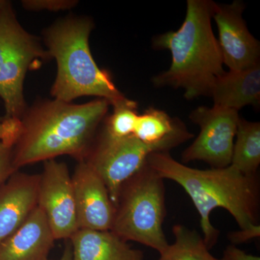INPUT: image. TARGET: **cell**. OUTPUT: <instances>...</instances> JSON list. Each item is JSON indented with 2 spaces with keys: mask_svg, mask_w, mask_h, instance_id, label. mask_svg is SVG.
Masks as SVG:
<instances>
[{
  "mask_svg": "<svg viewBox=\"0 0 260 260\" xmlns=\"http://www.w3.org/2000/svg\"><path fill=\"white\" fill-rule=\"evenodd\" d=\"M174 242L160 254L158 260H219L212 255L198 232L177 224L173 228Z\"/></svg>",
  "mask_w": 260,
  "mask_h": 260,
  "instance_id": "cell-18",
  "label": "cell"
},
{
  "mask_svg": "<svg viewBox=\"0 0 260 260\" xmlns=\"http://www.w3.org/2000/svg\"><path fill=\"white\" fill-rule=\"evenodd\" d=\"M38 206L45 213L57 239H70L79 229L72 176L66 164L44 161L39 174Z\"/></svg>",
  "mask_w": 260,
  "mask_h": 260,
  "instance_id": "cell-9",
  "label": "cell"
},
{
  "mask_svg": "<svg viewBox=\"0 0 260 260\" xmlns=\"http://www.w3.org/2000/svg\"><path fill=\"white\" fill-rule=\"evenodd\" d=\"M13 145L5 141L0 135V184L17 172L13 167Z\"/></svg>",
  "mask_w": 260,
  "mask_h": 260,
  "instance_id": "cell-21",
  "label": "cell"
},
{
  "mask_svg": "<svg viewBox=\"0 0 260 260\" xmlns=\"http://www.w3.org/2000/svg\"><path fill=\"white\" fill-rule=\"evenodd\" d=\"M56 239L39 206L0 244V260H49Z\"/></svg>",
  "mask_w": 260,
  "mask_h": 260,
  "instance_id": "cell-13",
  "label": "cell"
},
{
  "mask_svg": "<svg viewBox=\"0 0 260 260\" xmlns=\"http://www.w3.org/2000/svg\"><path fill=\"white\" fill-rule=\"evenodd\" d=\"M39 174L17 171L0 184V244L38 206Z\"/></svg>",
  "mask_w": 260,
  "mask_h": 260,
  "instance_id": "cell-12",
  "label": "cell"
},
{
  "mask_svg": "<svg viewBox=\"0 0 260 260\" xmlns=\"http://www.w3.org/2000/svg\"><path fill=\"white\" fill-rule=\"evenodd\" d=\"M78 5L75 0H24L22 1L24 9L30 11L57 12L70 10Z\"/></svg>",
  "mask_w": 260,
  "mask_h": 260,
  "instance_id": "cell-20",
  "label": "cell"
},
{
  "mask_svg": "<svg viewBox=\"0 0 260 260\" xmlns=\"http://www.w3.org/2000/svg\"><path fill=\"white\" fill-rule=\"evenodd\" d=\"M40 40L18 21L12 3L0 10V98L6 119H19L28 107L24 95L25 75L32 67L51 60Z\"/></svg>",
  "mask_w": 260,
  "mask_h": 260,
  "instance_id": "cell-6",
  "label": "cell"
},
{
  "mask_svg": "<svg viewBox=\"0 0 260 260\" xmlns=\"http://www.w3.org/2000/svg\"><path fill=\"white\" fill-rule=\"evenodd\" d=\"M5 1H6V0H0V10L3 8V5H4Z\"/></svg>",
  "mask_w": 260,
  "mask_h": 260,
  "instance_id": "cell-25",
  "label": "cell"
},
{
  "mask_svg": "<svg viewBox=\"0 0 260 260\" xmlns=\"http://www.w3.org/2000/svg\"><path fill=\"white\" fill-rule=\"evenodd\" d=\"M236 138L230 166L245 175H256L260 164V123L239 118Z\"/></svg>",
  "mask_w": 260,
  "mask_h": 260,
  "instance_id": "cell-17",
  "label": "cell"
},
{
  "mask_svg": "<svg viewBox=\"0 0 260 260\" xmlns=\"http://www.w3.org/2000/svg\"><path fill=\"white\" fill-rule=\"evenodd\" d=\"M239 118L234 109L216 106L195 109L189 119L200 126V134L183 152L182 161L201 160L215 169L229 167Z\"/></svg>",
  "mask_w": 260,
  "mask_h": 260,
  "instance_id": "cell-8",
  "label": "cell"
},
{
  "mask_svg": "<svg viewBox=\"0 0 260 260\" xmlns=\"http://www.w3.org/2000/svg\"><path fill=\"white\" fill-rule=\"evenodd\" d=\"M93 28V21L88 17L72 15L43 32L46 49L57 65L51 88L53 99L73 102L80 97L95 96L108 101L111 107L125 99L110 73L94 60L89 44Z\"/></svg>",
  "mask_w": 260,
  "mask_h": 260,
  "instance_id": "cell-4",
  "label": "cell"
},
{
  "mask_svg": "<svg viewBox=\"0 0 260 260\" xmlns=\"http://www.w3.org/2000/svg\"><path fill=\"white\" fill-rule=\"evenodd\" d=\"M153 149L134 135L114 138L99 129L83 161L87 162L105 183L116 208L122 184L140 170Z\"/></svg>",
  "mask_w": 260,
  "mask_h": 260,
  "instance_id": "cell-7",
  "label": "cell"
},
{
  "mask_svg": "<svg viewBox=\"0 0 260 260\" xmlns=\"http://www.w3.org/2000/svg\"><path fill=\"white\" fill-rule=\"evenodd\" d=\"M72 180L79 229L111 231L116 208L100 176L82 160L75 167Z\"/></svg>",
  "mask_w": 260,
  "mask_h": 260,
  "instance_id": "cell-11",
  "label": "cell"
},
{
  "mask_svg": "<svg viewBox=\"0 0 260 260\" xmlns=\"http://www.w3.org/2000/svg\"><path fill=\"white\" fill-rule=\"evenodd\" d=\"M219 260H260L259 256L251 255L235 245L228 246L221 259Z\"/></svg>",
  "mask_w": 260,
  "mask_h": 260,
  "instance_id": "cell-23",
  "label": "cell"
},
{
  "mask_svg": "<svg viewBox=\"0 0 260 260\" xmlns=\"http://www.w3.org/2000/svg\"><path fill=\"white\" fill-rule=\"evenodd\" d=\"M110 107L103 99L82 104L42 99L28 106L13 148L15 170L60 155L83 160Z\"/></svg>",
  "mask_w": 260,
  "mask_h": 260,
  "instance_id": "cell-1",
  "label": "cell"
},
{
  "mask_svg": "<svg viewBox=\"0 0 260 260\" xmlns=\"http://www.w3.org/2000/svg\"><path fill=\"white\" fill-rule=\"evenodd\" d=\"M57 260H73V251L70 243H68L65 246L62 255Z\"/></svg>",
  "mask_w": 260,
  "mask_h": 260,
  "instance_id": "cell-24",
  "label": "cell"
},
{
  "mask_svg": "<svg viewBox=\"0 0 260 260\" xmlns=\"http://www.w3.org/2000/svg\"><path fill=\"white\" fill-rule=\"evenodd\" d=\"M215 5L212 0H187L180 28L153 38L154 49L172 54L169 70L152 78L155 86L183 88L187 100L210 96L215 80L225 72L212 27Z\"/></svg>",
  "mask_w": 260,
  "mask_h": 260,
  "instance_id": "cell-3",
  "label": "cell"
},
{
  "mask_svg": "<svg viewBox=\"0 0 260 260\" xmlns=\"http://www.w3.org/2000/svg\"><path fill=\"white\" fill-rule=\"evenodd\" d=\"M146 164L162 179L175 181L190 197L199 213L208 249L216 244L219 236L210 221V214L215 208L228 210L241 229L257 223L259 193L256 175H245L232 166L193 169L177 161L169 153L150 154Z\"/></svg>",
  "mask_w": 260,
  "mask_h": 260,
  "instance_id": "cell-2",
  "label": "cell"
},
{
  "mask_svg": "<svg viewBox=\"0 0 260 260\" xmlns=\"http://www.w3.org/2000/svg\"><path fill=\"white\" fill-rule=\"evenodd\" d=\"M245 8L240 0L230 4L216 3L213 15L223 64L230 71H242L259 64V42L251 35L243 18Z\"/></svg>",
  "mask_w": 260,
  "mask_h": 260,
  "instance_id": "cell-10",
  "label": "cell"
},
{
  "mask_svg": "<svg viewBox=\"0 0 260 260\" xmlns=\"http://www.w3.org/2000/svg\"><path fill=\"white\" fill-rule=\"evenodd\" d=\"M69 240L73 260H144L143 251L112 231L79 229Z\"/></svg>",
  "mask_w": 260,
  "mask_h": 260,
  "instance_id": "cell-15",
  "label": "cell"
},
{
  "mask_svg": "<svg viewBox=\"0 0 260 260\" xmlns=\"http://www.w3.org/2000/svg\"><path fill=\"white\" fill-rule=\"evenodd\" d=\"M166 212L164 179L145 162L121 186L111 231L160 254L169 246L162 230Z\"/></svg>",
  "mask_w": 260,
  "mask_h": 260,
  "instance_id": "cell-5",
  "label": "cell"
},
{
  "mask_svg": "<svg viewBox=\"0 0 260 260\" xmlns=\"http://www.w3.org/2000/svg\"><path fill=\"white\" fill-rule=\"evenodd\" d=\"M260 236V225L259 224H254L247 229H241L230 233L229 234V239H230L233 245L235 244H243L251 240V239H255Z\"/></svg>",
  "mask_w": 260,
  "mask_h": 260,
  "instance_id": "cell-22",
  "label": "cell"
},
{
  "mask_svg": "<svg viewBox=\"0 0 260 260\" xmlns=\"http://www.w3.org/2000/svg\"><path fill=\"white\" fill-rule=\"evenodd\" d=\"M113 112L103 121L102 129L114 138L133 135L138 116V103L127 98L112 105Z\"/></svg>",
  "mask_w": 260,
  "mask_h": 260,
  "instance_id": "cell-19",
  "label": "cell"
},
{
  "mask_svg": "<svg viewBox=\"0 0 260 260\" xmlns=\"http://www.w3.org/2000/svg\"><path fill=\"white\" fill-rule=\"evenodd\" d=\"M216 107L239 111L246 106L259 107L260 64L242 71L225 72L210 90Z\"/></svg>",
  "mask_w": 260,
  "mask_h": 260,
  "instance_id": "cell-16",
  "label": "cell"
},
{
  "mask_svg": "<svg viewBox=\"0 0 260 260\" xmlns=\"http://www.w3.org/2000/svg\"><path fill=\"white\" fill-rule=\"evenodd\" d=\"M133 135L153 149L154 153H169L194 138L180 119L154 107L139 114Z\"/></svg>",
  "mask_w": 260,
  "mask_h": 260,
  "instance_id": "cell-14",
  "label": "cell"
}]
</instances>
